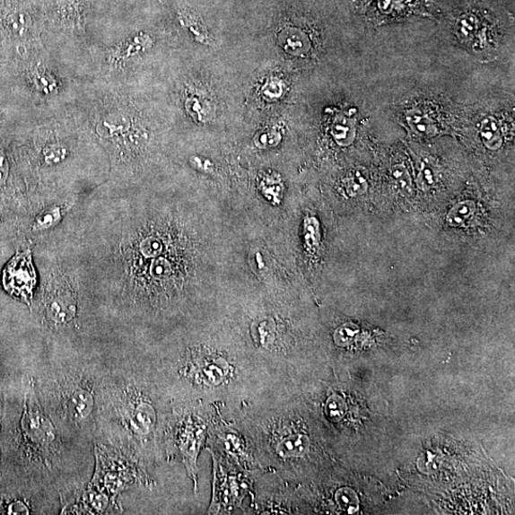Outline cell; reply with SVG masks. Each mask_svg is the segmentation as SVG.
<instances>
[{
  "label": "cell",
  "instance_id": "obj_21",
  "mask_svg": "<svg viewBox=\"0 0 515 515\" xmlns=\"http://www.w3.org/2000/svg\"><path fill=\"white\" fill-rule=\"evenodd\" d=\"M66 148L62 144H52L45 148L43 156L45 162L55 164L64 161L66 157Z\"/></svg>",
  "mask_w": 515,
  "mask_h": 515
},
{
  "label": "cell",
  "instance_id": "obj_22",
  "mask_svg": "<svg viewBox=\"0 0 515 515\" xmlns=\"http://www.w3.org/2000/svg\"><path fill=\"white\" fill-rule=\"evenodd\" d=\"M358 333V327L353 324H345L336 332V341L339 345H346L353 341Z\"/></svg>",
  "mask_w": 515,
  "mask_h": 515
},
{
  "label": "cell",
  "instance_id": "obj_17",
  "mask_svg": "<svg viewBox=\"0 0 515 515\" xmlns=\"http://www.w3.org/2000/svg\"><path fill=\"white\" fill-rule=\"evenodd\" d=\"M345 188L348 196H356L368 190V181L359 170L348 175L345 179Z\"/></svg>",
  "mask_w": 515,
  "mask_h": 515
},
{
  "label": "cell",
  "instance_id": "obj_25",
  "mask_svg": "<svg viewBox=\"0 0 515 515\" xmlns=\"http://www.w3.org/2000/svg\"><path fill=\"white\" fill-rule=\"evenodd\" d=\"M376 0H354V4L360 12L368 10Z\"/></svg>",
  "mask_w": 515,
  "mask_h": 515
},
{
  "label": "cell",
  "instance_id": "obj_15",
  "mask_svg": "<svg viewBox=\"0 0 515 515\" xmlns=\"http://www.w3.org/2000/svg\"><path fill=\"white\" fill-rule=\"evenodd\" d=\"M310 445L307 436L295 434L284 438L278 450L284 457H301L309 450Z\"/></svg>",
  "mask_w": 515,
  "mask_h": 515
},
{
  "label": "cell",
  "instance_id": "obj_20",
  "mask_svg": "<svg viewBox=\"0 0 515 515\" xmlns=\"http://www.w3.org/2000/svg\"><path fill=\"white\" fill-rule=\"evenodd\" d=\"M339 506L347 512H355L358 510V498L355 493L350 489H343L337 493Z\"/></svg>",
  "mask_w": 515,
  "mask_h": 515
},
{
  "label": "cell",
  "instance_id": "obj_24",
  "mask_svg": "<svg viewBox=\"0 0 515 515\" xmlns=\"http://www.w3.org/2000/svg\"><path fill=\"white\" fill-rule=\"evenodd\" d=\"M8 162L5 154L0 150V186L5 183L8 176Z\"/></svg>",
  "mask_w": 515,
  "mask_h": 515
},
{
  "label": "cell",
  "instance_id": "obj_13",
  "mask_svg": "<svg viewBox=\"0 0 515 515\" xmlns=\"http://www.w3.org/2000/svg\"><path fill=\"white\" fill-rule=\"evenodd\" d=\"M84 0H56V9L63 20L82 26Z\"/></svg>",
  "mask_w": 515,
  "mask_h": 515
},
{
  "label": "cell",
  "instance_id": "obj_19",
  "mask_svg": "<svg viewBox=\"0 0 515 515\" xmlns=\"http://www.w3.org/2000/svg\"><path fill=\"white\" fill-rule=\"evenodd\" d=\"M418 178L423 188L433 186L437 179V170L434 164L428 160L422 161L419 168Z\"/></svg>",
  "mask_w": 515,
  "mask_h": 515
},
{
  "label": "cell",
  "instance_id": "obj_9",
  "mask_svg": "<svg viewBox=\"0 0 515 515\" xmlns=\"http://www.w3.org/2000/svg\"><path fill=\"white\" fill-rule=\"evenodd\" d=\"M123 397L118 401L117 411L124 425L139 436L149 433L155 422L153 407L140 399L127 398L126 395Z\"/></svg>",
  "mask_w": 515,
  "mask_h": 515
},
{
  "label": "cell",
  "instance_id": "obj_2",
  "mask_svg": "<svg viewBox=\"0 0 515 515\" xmlns=\"http://www.w3.org/2000/svg\"><path fill=\"white\" fill-rule=\"evenodd\" d=\"M96 456V473L88 488L108 496L115 503L120 492L137 479V469L118 452L105 446L97 447Z\"/></svg>",
  "mask_w": 515,
  "mask_h": 515
},
{
  "label": "cell",
  "instance_id": "obj_6",
  "mask_svg": "<svg viewBox=\"0 0 515 515\" xmlns=\"http://www.w3.org/2000/svg\"><path fill=\"white\" fill-rule=\"evenodd\" d=\"M3 284L11 296L31 305L37 275L29 249L19 252L9 262L4 271Z\"/></svg>",
  "mask_w": 515,
  "mask_h": 515
},
{
  "label": "cell",
  "instance_id": "obj_12",
  "mask_svg": "<svg viewBox=\"0 0 515 515\" xmlns=\"http://www.w3.org/2000/svg\"><path fill=\"white\" fill-rule=\"evenodd\" d=\"M476 205L473 201H464L453 206L447 216L448 223L452 227H466L475 218Z\"/></svg>",
  "mask_w": 515,
  "mask_h": 515
},
{
  "label": "cell",
  "instance_id": "obj_14",
  "mask_svg": "<svg viewBox=\"0 0 515 515\" xmlns=\"http://www.w3.org/2000/svg\"><path fill=\"white\" fill-rule=\"evenodd\" d=\"M4 24L11 32L22 35L32 25L30 14L22 8H12L4 16Z\"/></svg>",
  "mask_w": 515,
  "mask_h": 515
},
{
  "label": "cell",
  "instance_id": "obj_23",
  "mask_svg": "<svg viewBox=\"0 0 515 515\" xmlns=\"http://www.w3.org/2000/svg\"><path fill=\"white\" fill-rule=\"evenodd\" d=\"M327 415L332 419H340L345 412V406L341 398L338 397H332L327 401Z\"/></svg>",
  "mask_w": 515,
  "mask_h": 515
},
{
  "label": "cell",
  "instance_id": "obj_7",
  "mask_svg": "<svg viewBox=\"0 0 515 515\" xmlns=\"http://www.w3.org/2000/svg\"><path fill=\"white\" fill-rule=\"evenodd\" d=\"M458 39L475 54L484 55L494 51L495 35L490 22L480 13L461 14L456 23Z\"/></svg>",
  "mask_w": 515,
  "mask_h": 515
},
{
  "label": "cell",
  "instance_id": "obj_10",
  "mask_svg": "<svg viewBox=\"0 0 515 515\" xmlns=\"http://www.w3.org/2000/svg\"><path fill=\"white\" fill-rule=\"evenodd\" d=\"M478 124V133L484 147L496 151L502 147L505 133V117L502 114H484Z\"/></svg>",
  "mask_w": 515,
  "mask_h": 515
},
{
  "label": "cell",
  "instance_id": "obj_11",
  "mask_svg": "<svg viewBox=\"0 0 515 515\" xmlns=\"http://www.w3.org/2000/svg\"><path fill=\"white\" fill-rule=\"evenodd\" d=\"M188 421H185L178 426L175 434V445L183 457L185 463L190 471L194 467L196 449L198 447L199 431Z\"/></svg>",
  "mask_w": 515,
  "mask_h": 515
},
{
  "label": "cell",
  "instance_id": "obj_1",
  "mask_svg": "<svg viewBox=\"0 0 515 515\" xmlns=\"http://www.w3.org/2000/svg\"><path fill=\"white\" fill-rule=\"evenodd\" d=\"M404 127L418 138H433L444 132L451 119L441 98L422 96L407 100L398 115Z\"/></svg>",
  "mask_w": 515,
  "mask_h": 515
},
{
  "label": "cell",
  "instance_id": "obj_16",
  "mask_svg": "<svg viewBox=\"0 0 515 515\" xmlns=\"http://www.w3.org/2000/svg\"><path fill=\"white\" fill-rule=\"evenodd\" d=\"M390 176L396 188L404 195L413 193V179L404 163H397L390 169Z\"/></svg>",
  "mask_w": 515,
  "mask_h": 515
},
{
  "label": "cell",
  "instance_id": "obj_8",
  "mask_svg": "<svg viewBox=\"0 0 515 515\" xmlns=\"http://www.w3.org/2000/svg\"><path fill=\"white\" fill-rule=\"evenodd\" d=\"M371 20L376 25L416 18L434 19L431 0H376Z\"/></svg>",
  "mask_w": 515,
  "mask_h": 515
},
{
  "label": "cell",
  "instance_id": "obj_3",
  "mask_svg": "<svg viewBox=\"0 0 515 515\" xmlns=\"http://www.w3.org/2000/svg\"><path fill=\"white\" fill-rule=\"evenodd\" d=\"M41 306L52 327L65 328L74 323L78 313V297L68 277L54 272L45 286Z\"/></svg>",
  "mask_w": 515,
  "mask_h": 515
},
{
  "label": "cell",
  "instance_id": "obj_18",
  "mask_svg": "<svg viewBox=\"0 0 515 515\" xmlns=\"http://www.w3.org/2000/svg\"><path fill=\"white\" fill-rule=\"evenodd\" d=\"M139 248L144 258H158L163 252L164 245L159 237L148 236L142 240Z\"/></svg>",
  "mask_w": 515,
  "mask_h": 515
},
{
  "label": "cell",
  "instance_id": "obj_4",
  "mask_svg": "<svg viewBox=\"0 0 515 515\" xmlns=\"http://www.w3.org/2000/svg\"><path fill=\"white\" fill-rule=\"evenodd\" d=\"M56 397L60 416L74 425L82 426L94 412V391L86 379L80 376L62 379L56 388Z\"/></svg>",
  "mask_w": 515,
  "mask_h": 515
},
{
  "label": "cell",
  "instance_id": "obj_5",
  "mask_svg": "<svg viewBox=\"0 0 515 515\" xmlns=\"http://www.w3.org/2000/svg\"><path fill=\"white\" fill-rule=\"evenodd\" d=\"M23 437L29 448L44 463H48L57 449V433L52 423L45 415L34 398L25 401L22 422Z\"/></svg>",
  "mask_w": 515,
  "mask_h": 515
}]
</instances>
